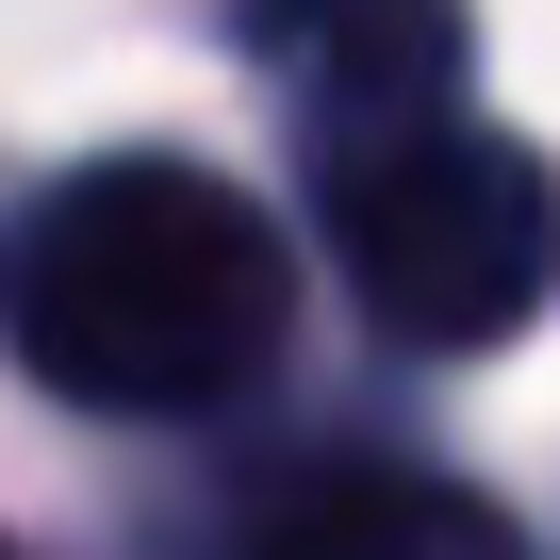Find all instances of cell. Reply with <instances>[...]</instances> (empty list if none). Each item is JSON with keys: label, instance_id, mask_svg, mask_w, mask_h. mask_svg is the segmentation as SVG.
<instances>
[{"label": "cell", "instance_id": "obj_2", "mask_svg": "<svg viewBox=\"0 0 560 560\" xmlns=\"http://www.w3.org/2000/svg\"><path fill=\"white\" fill-rule=\"evenodd\" d=\"M330 182V264L347 298L396 330V347H511L527 298H544V165L511 132H478L462 100L396 116V132H347L314 149Z\"/></svg>", "mask_w": 560, "mask_h": 560}, {"label": "cell", "instance_id": "obj_5", "mask_svg": "<svg viewBox=\"0 0 560 560\" xmlns=\"http://www.w3.org/2000/svg\"><path fill=\"white\" fill-rule=\"evenodd\" d=\"M0 560H18V544H0Z\"/></svg>", "mask_w": 560, "mask_h": 560}, {"label": "cell", "instance_id": "obj_4", "mask_svg": "<svg viewBox=\"0 0 560 560\" xmlns=\"http://www.w3.org/2000/svg\"><path fill=\"white\" fill-rule=\"evenodd\" d=\"M231 560H527V527L462 478H412V462H314V478L247 494Z\"/></svg>", "mask_w": 560, "mask_h": 560}, {"label": "cell", "instance_id": "obj_3", "mask_svg": "<svg viewBox=\"0 0 560 560\" xmlns=\"http://www.w3.org/2000/svg\"><path fill=\"white\" fill-rule=\"evenodd\" d=\"M231 34H247V67L280 83V116L314 149L462 100V50H478L462 0H231Z\"/></svg>", "mask_w": 560, "mask_h": 560}, {"label": "cell", "instance_id": "obj_1", "mask_svg": "<svg viewBox=\"0 0 560 560\" xmlns=\"http://www.w3.org/2000/svg\"><path fill=\"white\" fill-rule=\"evenodd\" d=\"M280 330H298V264H280L264 198H231L214 165L116 149L34 198L18 363L67 412H214L280 363Z\"/></svg>", "mask_w": 560, "mask_h": 560}]
</instances>
